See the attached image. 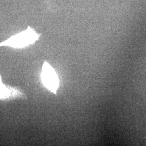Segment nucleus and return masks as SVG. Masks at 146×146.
Listing matches in <instances>:
<instances>
[{
  "label": "nucleus",
  "instance_id": "nucleus-1",
  "mask_svg": "<svg viewBox=\"0 0 146 146\" xmlns=\"http://www.w3.org/2000/svg\"><path fill=\"white\" fill-rule=\"evenodd\" d=\"M41 36L30 26L17 34L10 37L4 42L0 43V47L8 46L14 48H23L36 42Z\"/></svg>",
  "mask_w": 146,
  "mask_h": 146
},
{
  "label": "nucleus",
  "instance_id": "nucleus-2",
  "mask_svg": "<svg viewBox=\"0 0 146 146\" xmlns=\"http://www.w3.org/2000/svg\"><path fill=\"white\" fill-rule=\"evenodd\" d=\"M41 78L45 87L56 94L59 86L58 75L52 66L46 62L44 63L42 67Z\"/></svg>",
  "mask_w": 146,
  "mask_h": 146
}]
</instances>
